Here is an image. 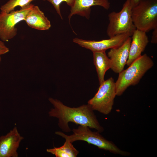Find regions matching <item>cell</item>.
Wrapping results in <instances>:
<instances>
[{"label": "cell", "mask_w": 157, "mask_h": 157, "mask_svg": "<svg viewBox=\"0 0 157 157\" xmlns=\"http://www.w3.org/2000/svg\"><path fill=\"white\" fill-rule=\"evenodd\" d=\"M48 99L53 106L49 112V115L58 119V126L63 132L69 133L71 131L68 124L69 122L95 129L99 133L103 131L104 128L89 104L71 107L57 99L50 97Z\"/></svg>", "instance_id": "cell-1"}, {"label": "cell", "mask_w": 157, "mask_h": 157, "mask_svg": "<svg viewBox=\"0 0 157 157\" xmlns=\"http://www.w3.org/2000/svg\"><path fill=\"white\" fill-rule=\"evenodd\" d=\"M154 65L152 59L146 53L133 61L127 69L119 74L115 82L116 96H121L129 87L137 84Z\"/></svg>", "instance_id": "cell-2"}, {"label": "cell", "mask_w": 157, "mask_h": 157, "mask_svg": "<svg viewBox=\"0 0 157 157\" xmlns=\"http://www.w3.org/2000/svg\"><path fill=\"white\" fill-rule=\"evenodd\" d=\"M72 131L73 134L69 135L60 131H56L55 133L72 143L76 141H85L114 154L123 156L130 155V153L121 149L113 142L103 137L99 132L92 131L88 127L79 125L77 128H74Z\"/></svg>", "instance_id": "cell-3"}, {"label": "cell", "mask_w": 157, "mask_h": 157, "mask_svg": "<svg viewBox=\"0 0 157 157\" xmlns=\"http://www.w3.org/2000/svg\"><path fill=\"white\" fill-rule=\"evenodd\" d=\"M136 28L146 33L157 28V0H141L131 10Z\"/></svg>", "instance_id": "cell-4"}, {"label": "cell", "mask_w": 157, "mask_h": 157, "mask_svg": "<svg viewBox=\"0 0 157 157\" xmlns=\"http://www.w3.org/2000/svg\"><path fill=\"white\" fill-rule=\"evenodd\" d=\"M132 8L129 0H126L119 12L113 11L108 14L106 33L109 38L126 33L132 35L136 28L132 21Z\"/></svg>", "instance_id": "cell-5"}, {"label": "cell", "mask_w": 157, "mask_h": 157, "mask_svg": "<svg viewBox=\"0 0 157 157\" xmlns=\"http://www.w3.org/2000/svg\"><path fill=\"white\" fill-rule=\"evenodd\" d=\"M116 96L115 82L111 77L100 85L94 96L89 100V104L94 110L107 115L111 112Z\"/></svg>", "instance_id": "cell-6"}, {"label": "cell", "mask_w": 157, "mask_h": 157, "mask_svg": "<svg viewBox=\"0 0 157 157\" xmlns=\"http://www.w3.org/2000/svg\"><path fill=\"white\" fill-rule=\"evenodd\" d=\"M34 5L9 13H0V38L6 42L14 38L17 35L16 24L24 20L25 17Z\"/></svg>", "instance_id": "cell-7"}, {"label": "cell", "mask_w": 157, "mask_h": 157, "mask_svg": "<svg viewBox=\"0 0 157 157\" xmlns=\"http://www.w3.org/2000/svg\"><path fill=\"white\" fill-rule=\"evenodd\" d=\"M131 36L132 35L129 33H126L100 41L86 40L76 38L73 39V41L80 46L89 49L93 52L106 51L108 49L119 47Z\"/></svg>", "instance_id": "cell-8"}, {"label": "cell", "mask_w": 157, "mask_h": 157, "mask_svg": "<svg viewBox=\"0 0 157 157\" xmlns=\"http://www.w3.org/2000/svg\"><path fill=\"white\" fill-rule=\"evenodd\" d=\"M131 38L129 37L120 46L110 49L108 56L110 63V68L114 72L119 74L122 71L128 59Z\"/></svg>", "instance_id": "cell-9"}, {"label": "cell", "mask_w": 157, "mask_h": 157, "mask_svg": "<svg viewBox=\"0 0 157 157\" xmlns=\"http://www.w3.org/2000/svg\"><path fill=\"white\" fill-rule=\"evenodd\" d=\"M24 139L15 126L6 135L0 137V157H17V151L20 142Z\"/></svg>", "instance_id": "cell-10"}, {"label": "cell", "mask_w": 157, "mask_h": 157, "mask_svg": "<svg viewBox=\"0 0 157 157\" xmlns=\"http://www.w3.org/2000/svg\"><path fill=\"white\" fill-rule=\"evenodd\" d=\"M131 36L129 56L126 64L128 66L141 55L149 42L146 33L138 29H136Z\"/></svg>", "instance_id": "cell-11"}, {"label": "cell", "mask_w": 157, "mask_h": 157, "mask_svg": "<svg viewBox=\"0 0 157 157\" xmlns=\"http://www.w3.org/2000/svg\"><path fill=\"white\" fill-rule=\"evenodd\" d=\"M94 6H100L108 10L110 8V3L108 0H75L68 17L69 21L72 17L76 14L89 19L91 7Z\"/></svg>", "instance_id": "cell-12"}, {"label": "cell", "mask_w": 157, "mask_h": 157, "mask_svg": "<svg viewBox=\"0 0 157 157\" xmlns=\"http://www.w3.org/2000/svg\"><path fill=\"white\" fill-rule=\"evenodd\" d=\"M24 21L30 27L39 30H47L51 27L50 21L38 6L33 7L27 14Z\"/></svg>", "instance_id": "cell-13"}, {"label": "cell", "mask_w": 157, "mask_h": 157, "mask_svg": "<svg viewBox=\"0 0 157 157\" xmlns=\"http://www.w3.org/2000/svg\"><path fill=\"white\" fill-rule=\"evenodd\" d=\"M93 53L94 63L100 85L105 81L106 72L110 68V61L105 51L94 52Z\"/></svg>", "instance_id": "cell-14"}, {"label": "cell", "mask_w": 157, "mask_h": 157, "mask_svg": "<svg viewBox=\"0 0 157 157\" xmlns=\"http://www.w3.org/2000/svg\"><path fill=\"white\" fill-rule=\"evenodd\" d=\"M46 151L56 157H76L79 153V151L74 147L72 143L67 140H65L63 146L48 149Z\"/></svg>", "instance_id": "cell-15"}, {"label": "cell", "mask_w": 157, "mask_h": 157, "mask_svg": "<svg viewBox=\"0 0 157 157\" xmlns=\"http://www.w3.org/2000/svg\"><path fill=\"white\" fill-rule=\"evenodd\" d=\"M35 0H9L6 3L1 6L0 8L1 12L9 13L14 10L17 6L20 7L21 8L26 7Z\"/></svg>", "instance_id": "cell-16"}, {"label": "cell", "mask_w": 157, "mask_h": 157, "mask_svg": "<svg viewBox=\"0 0 157 157\" xmlns=\"http://www.w3.org/2000/svg\"><path fill=\"white\" fill-rule=\"evenodd\" d=\"M53 6L57 13L62 19L63 17L61 13L60 5L63 2H65L67 5L72 8L74 5L75 0H47Z\"/></svg>", "instance_id": "cell-17"}, {"label": "cell", "mask_w": 157, "mask_h": 157, "mask_svg": "<svg viewBox=\"0 0 157 157\" xmlns=\"http://www.w3.org/2000/svg\"><path fill=\"white\" fill-rule=\"evenodd\" d=\"M9 49L5 44L3 41L0 40V55L8 52Z\"/></svg>", "instance_id": "cell-18"}, {"label": "cell", "mask_w": 157, "mask_h": 157, "mask_svg": "<svg viewBox=\"0 0 157 157\" xmlns=\"http://www.w3.org/2000/svg\"><path fill=\"white\" fill-rule=\"evenodd\" d=\"M153 30L151 42L152 43L156 44L157 43V28Z\"/></svg>", "instance_id": "cell-19"}, {"label": "cell", "mask_w": 157, "mask_h": 157, "mask_svg": "<svg viewBox=\"0 0 157 157\" xmlns=\"http://www.w3.org/2000/svg\"><path fill=\"white\" fill-rule=\"evenodd\" d=\"M141 0H129L132 8L135 6Z\"/></svg>", "instance_id": "cell-20"}, {"label": "cell", "mask_w": 157, "mask_h": 157, "mask_svg": "<svg viewBox=\"0 0 157 157\" xmlns=\"http://www.w3.org/2000/svg\"><path fill=\"white\" fill-rule=\"evenodd\" d=\"M1 56L0 55V63L1 62Z\"/></svg>", "instance_id": "cell-21"}]
</instances>
